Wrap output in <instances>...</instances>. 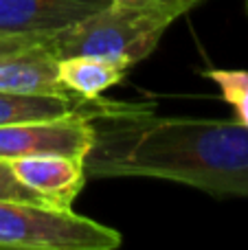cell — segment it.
Wrapping results in <instances>:
<instances>
[{
	"label": "cell",
	"instance_id": "cell-1",
	"mask_svg": "<svg viewBox=\"0 0 248 250\" xmlns=\"http://www.w3.org/2000/svg\"><path fill=\"white\" fill-rule=\"evenodd\" d=\"M88 178H158L211 195L248 198V127L237 121L154 117L145 105L108 101L90 119Z\"/></svg>",
	"mask_w": 248,
	"mask_h": 250
},
{
	"label": "cell",
	"instance_id": "cell-2",
	"mask_svg": "<svg viewBox=\"0 0 248 250\" xmlns=\"http://www.w3.org/2000/svg\"><path fill=\"white\" fill-rule=\"evenodd\" d=\"M193 4L174 7H121L108 4L73 24L51 33L57 57L92 55L130 70L149 57L165 31L191 11Z\"/></svg>",
	"mask_w": 248,
	"mask_h": 250
},
{
	"label": "cell",
	"instance_id": "cell-3",
	"mask_svg": "<svg viewBox=\"0 0 248 250\" xmlns=\"http://www.w3.org/2000/svg\"><path fill=\"white\" fill-rule=\"evenodd\" d=\"M121 233L73 208L0 198V248L13 250H114Z\"/></svg>",
	"mask_w": 248,
	"mask_h": 250
},
{
	"label": "cell",
	"instance_id": "cell-4",
	"mask_svg": "<svg viewBox=\"0 0 248 250\" xmlns=\"http://www.w3.org/2000/svg\"><path fill=\"white\" fill-rule=\"evenodd\" d=\"M51 33L0 35V92L75 97L62 86Z\"/></svg>",
	"mask_w": 248,
	"mask_h": 250
},
{
	"label": "cell",
	"instance_id": "cell-5",
	"mask_svg": "<svg viewBox=\"0 0 248 250\" xmlns=\"http://www.w3.org/2000/svg\"><path fill=\"white\" fill-rule=\"evenodd\" d=\"M95 143V127L86 114L33 119L0 125V160L35 154H64L86 158Z\"/></svg>",
	"mask_w": 248,
	"mask_h": 250
},
{
	"label": "cell",
	"instance_id": "cell-6",
	"mask_svg": "<svg viewBox=\"0 0 248 250\" xmlns=\"http://www.w3.org/2000/svg\"><path fill=\"white\" fill-rule=\"evenodd\" d=\"M13 176L53 208H73L86 185V158L64 154H35L9 160Z\"/></svg>",
	"mask_w": 248,
	"mask_h": 250
},
{
	"label": "cell",
	"instance_id": "cell-7",
	"mask_svg": "<svg viewBox=\"0 0 248 250\" xmlns=\"http://www.w3.org/2000/svg\"><path fill=\"white\" fill-rule=\"evenodd\" d=\"M108 4L110 0H0V35L53 33Z\"/></svg>",
	"mask_w": 248,
	"mask_h": 250
},
{
	"label": "cell",
	"instance_id": "cell-8",
	"mask_svg": "<svg viewBox=\"0 0 248 250\" xmlns=\"http://www.w3.org/2000/svg\"><path fill=\"white\" fill-rule=\"evenodd\" d=\"M108 105V101H86L79 97H53V95H13L0 92V125L33 119H57L70 114L95 117Z\"/></svg>",
	"mask_w": 248,
	"mask_h": 250
},
{
	"label": "cell",
	"instance_id": "cell-9",
	"mask_svg": "<svg viewBox=\"0 0 248 250\" xmlns=\"http://www.w3.org/2000/svg\"><path fill=\"white\" fill-rule=\"evenodd\" d=\"M60 82L70 95L86 101L101 99L103 92L125 79L127 70L92 55H70L57 60Z\"/></svg>",
	"mask_w": 248,
	"mask_h": 250
},
{
	"label": "cell",
	"instance_id": "cell-10",
	"mask_svg": "<svg viewBox=\"0 0 248 250\" xmlns=\"http://www.w3.org/2000/svg\"><path fill=\"white\" fill-rule=\"evenodd\" d=\"M202 77L218 86L222 99L235 110V121L248 127V70L240 68H211Z\"/></svg>",
	"mask_w": 248,
	"mask_h": 250
},
{
	"label": "cell",
	"instance_id": "cell-11",
	"mask_svg": "<svg viewBox=\"0 0 248 250\" xmlns=\"http://www.w3.org/2000/svg\"><path fill=\"white\" fill-rule=\"evenodd\" d=\"M0 198L7 200H20V202H33V204H44L38 193L24 187L16 176H13L11 167L7 160H0ZM48 207V204H46Z\"/></svg>",
	"mask_w": 248,
	"mask_h": 250
},
{
	"label": "cell",
	"instance_id": "cell-12",
	"mask_svg": "<svg viewBox=\"0 0 248 250\" xmlns=\"http://www.w3.org/2000/svg\"><path fill=\"white\" fill-rule=\"evenodd\" d=\"M202 0H110V4L121 7H174V4H193L198 7Z\"/></svg>",
	"mask_w": 248,
	"mask_h": 250
},
{
	"label": "cell",
	"instance_id": "cell-13",
	"mask_svg": "<svg viewBox=\"0 0 248 250\" xmlns=\"http://www.w3.org/2000/svg\"><path fill=\"white\" fill-rule=\"evenodd\" d=\"M244 7H246V13H248V0H244Z\"/></svg>",
	"mask_w": 248,
	"mask_h": 250
}]
</instances>
